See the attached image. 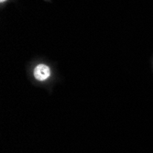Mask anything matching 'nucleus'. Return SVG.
<instances>
[{
	"label": "nucleus",
	"mask_w": 153,
	"mask_h": 153,
	"mask_svg": "<svg viewBox=\"0 0 153 153\" xmlns=\"http://www.w3.org/2000/svg\"><path fill=\"white\" fill-rule=\"evenodd\" d=\"M51 75V69L45 64H39L34 70V76L39 81H45Z\"/></svg>",
	"instance_id": "obj_1"
},
{
	"label": "nucleus",
	"mask_w": 153,
	"mask_h": 153,
	"mask_svg": "<svg viewBox=\"0 0 153 153\" xmlns=\"http://www.w3.org/2000/svg\"><path fill=\"white\" fill-rule=\"evenodd\" d=\"M4 1H6V0H0V2H4Z\"/></svg>",
	"instance_id": "obj_2"
}]
</instances>
